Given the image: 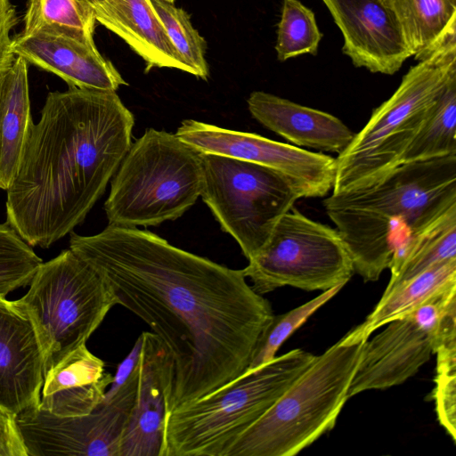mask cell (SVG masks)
<instances>
[{
	"instance_id": "3",
	"label": "cell",
	"mask_w": 456,
	"mask_h": 456,
	"mask_svg": "<svg viewBox=\"0 0 456 456\" xmlns=\"http://www.w3.org/2000/svg\"><path fill=\"white\" fill-rule=\"evenodd\" d=\"M456 205V154L407 162L364 188L323 200L354 272L379 280L403 241Z\"/></svg>"
},
{
	"instance_id": "8",
	"label": "cell",
	"mask_w": 456,
	"mask_h": 456,
	"mask_svg": "<svg viewBox=\"0 0 456 456\" xmlns=\"http://www.w3.org/2000/svg\"><path fill=\"white\" fill-rule=\"evenodd\" d=\"M29 284L13 302L36 330L45 374L86 344L117 304L100 275L70 248L42 263Z\"/></svg>"
},
{
	"instance_id": "20",
	"label": "cell",
	"mask_w": 456,
	"mask_h": 456,
	"mask_svg": "<svg viewBox=\"0 0 456 456\" xmlns=\"http://www.w3.org/2000/svg\"><path fill=\"white\" fill-rule=\"evenodd\" d=\"M97 22L121 37L151 68L193 75L171 42L151 0H107L94 12Z\"/></svg>"
},
{
	"instance_id": "15",
	"label": "cell",
	"mask_w": 456,
	"mask_h": 456,
	"mask_svg": "<svg viewBox=\"0 0 456 456\" xmlns=\"http://www.w3.org/2000/svg\"><path fill=\"white\" fill-rule=\"evenodd\" d=\"M135 401L119 456H164L165 426L173 382V360L160 339L143 331Z\"/></svg>"
},
{
	"instance_id": "32",
	"label": "cell",
	"mask_w": 456,
	"mask_h": 456,
	"mask_svg": "<svg viewBox=\"0 0 456 456\" xmlns=\"http://www.w3.org/2000/svg\"><path fill=\"white\" fill-rule=\"evenodd\" d=\"M17 21L16 11L10 0H0V75L11 68L17 57L10 37Z\"/></svg>"
},
{
	"instance_id": "27",
	"label": "cell",
	"mask_w": 456,
	"mask_h": 456,
	"mask_svg": "<svg viewBox=\"0 0 456 456\" xmlns=\"http://www.w3.org/2000/svg\"><path fill=\"white\" fill-rule=\"evenodd\" d=\"M96 20L77 0H28L22 35L45 32L74 38H93Z\"/></svg>"
},
{
	"instance_id": "25",
	"label": "cell",
	"mask_w": 456,
	"mask_h": 456,
	"mask_svg": "<svg viewBox=\"0 0 456 456\" xmlns=\"http://www.w3.org/2000/svg\"><path fill=\"white\" fill-rule=\"evenodd\" d=\"M436 376L434 399L442 427L456 440V297L444 309L437 326L434 354Z\"/></svg>"
},
{
	"instance_id": "26",
	"label": "cell",
	"mask_w": 456,
	"mask_h": 456,
	"mask_svg": "<svg viewBox=\"0 0 456 456\" xmlns=\"http://www.w3.org/2000/svg\"><path fill=\"white\" fill-rule=\"evenodd\" d=\"M456 154V77L444 88L400 164Z\"/></svg>"
},
{
	"instance_id": "9",
	"label": "cell",
	"mask_w": 456,
	"mask_h": 456,
	"mask_svg": "<svg viewBox=\"0 0 456 456\" xmlns=\"http://www.w3.org/2000/svg\"><path fill=\"white\" fill-rule=\"evenodd\" d=\"M200 197L248 260L300 198L284 176L269 167L216 154L200 153Z\"/></svg>"
},
{
	"instance_id": "1",
	"label": "cell",
	"mask_w": 456,
	"mask_h": 456,
	"mask_svg": "<svg viewBox=\"0 0 456 456\" xmlns=\"http://www.w3.org/2000/svg\"><path fill=\"white\" fill-rule=\"evenodd\" d=\"M69 248L141 318L169 352L168 413L243 374L273 316L270 302L232 269L171 245L147 230L109 224Z\"/></svg>"
},
{
	"instance_id": "23",
	"label": "cell",
	"mask_w": 456,
	"mask_h": 456,
	"mask_svg": "<svg viewBox=\"0 0 456 456\" xmlns=\"http://www.w3.org/2000/svg\"><path fill=\"white\" fill-rule=\"evenodd\" d=\"M456 259V205L408 237L395 252L391 276L384 290L412 279L429 268Z\"/></svg>"
},
{
	"instance_id": "4",
	"label": "cell",
	"mask_w": 456,
	"mask_h": 456,
	"mask_svg": "<svg viewBox=\"0 0 456 456\" xmlns=\"http://www.w3.org/2000/svg\"><path fill=\"white\" fill-rule=\"evenodd\" d=\"M293 349L167 414L164 456H226L312 362Z\"/></svg>"
},
{
	"instance_id": "13",
	"label": "cell",
	"mask_w": 456,
	"mask_h": 456,
	"mask_svg": "<svg viewBox=\"0 0 456 456\" xmlns=\"http://www.w3.org/2000/svg\"><path fill=\"white\" fill-rule=\"evenodd\" d=\"M456 286L436 296L411 314L395 319L363 342L349 385L348 398L359 393L401 385L415 375L434 354L435 338Z\"/></svg>"
},
{
	"instance_id": "28",
	"label": "cell",
	"mask_w": 456,
	"mask_h": 456,
	"mask_svg": "<svg viewBox=\"0 0 456 456\" xmlns=\"http://www.w3.org/2000/svg\"><path fill=\"white\" fill-rule=\"evenodd\" d=\"M322 38L315 15L298 0H283L275 50L281 61L309 53L316 55Z\"/></svg>"
},
{
	"instance_id": "19",
	"label": "cell",
	"mask_w": 456,
	"mask_h": 456,
	"mask_svg": "<svg viewBox=\"0 0 456 456\" xmlns=\"http://www.w3.org/2000/svg\"><path fill=\"white\" fill-rule=\"evenodd\" d=\"M112 379L83 344L45 374L39 408L59 417L87 414L102 403Z\"/></svg>"
},
{
	"instance_id": "35",
	"label": "cell",
	"mask_w": 456,
	"mask_h": 456,
	"mask_svg": "<svg viewBox=\"0 0 456 456\" xmlns=\"http://www.w3.org/2000/svg\"><path fill=\"white\" fill-rule=\"evenodd\" d=\"M79 3H81L86 7L89 8L90 10L94 12V10L99 7L101 4H102L107 0H77Z\"/></svg>"
},
{
	"instance_id": "17",
	"label": "cell",
	"mask_w": 456,
	"mask_h": 456,
	"mask_svg": "<svg viewBox=\"0 0 456 456\" xmlns=\"http://www.w3.org/2000/svg\"><path fill=\"white\" fill-rule=\"evenodd\" d=\"M16 56L52 72L69 86L114 91L127 85L112 63L97 50L94 38H74L45 32L12 39Z\"/></svg>"
},
{
	"instance_id": "5",
	"label": "cell",
	"mask_w": 456,
	"mask_h": 456,
	"mask_svg": "<svg viewBox=\"0 0 456 456\" xmlns=\"http://www.w3.org/2000/svg\"><path fill=\"white\" fill-rule=\"evenodd\" d=\"M362 344L342 338L315 355L226 456H294L332 429L349 399Z\"/></svg>"
},
{
	"instance_id": "7",
	"label": "cell",
	"mask_w": 456,
	"mask_h": 456,
	"mask_svg": "<svg viewBox=\"0 0 456 456\" xmlns=\"http://www.w3.org/2000/svg\"><path fill=\"white\" fill-rule=\"evenodd\" d=\"M203 187L200 153L175 134L147 129L111 178L104 203L109 224L157 226L182 216Z\"/></svg>"
},
{
	"instance_id": "29",
	"label": "cell",
	"mask_w": 456,
	"mask_h": 456,
	"mask_svg": "<svg viewBox=\"0 0 456 456\" xmlns=\"http://www.w3.org/2000/svg\"><path fill=\"white\" fill-rule=\"evenodd\" d=\"M343 287L344 285L336 286L285 314H273L256 343L247 370L258 368L273 360L283 342Z\"/></svg>"
},
{
	"instance_id": "16",
	"label": "cell",
	"mask_w": 456,
	"mask_h": 456,
	"mask_svg": "<svg viewBox=\"0 0 456 456\" xmlns=\"http://www.w3.org/2000/svg\"><path fill=\"white\" fill-rule=\"evenodd\" d=\"M44 356L36 330L13 300L0 298V409L14 417L39 406Z\"/></svg>"
},
{
	"instance_id": "2",
	"label": "cell",
	"mask_w": 456,
	"mask_h": 456,
	"mask_svg": "<svg viewBox=\"0 0 456 456\" xmlns=\"http://www.w3.org/2000/svg\"><path fill=\"white\" fill-rule=\"evenodd\" d=\"M134 125L114 91L49 93L7 190V224L43 248L73 232L129 150Z\"/></svg>"
},
{
	"instance_id": "31",
	"label": "cell",
	"mask_w": 456,
	"mask_h": 456,
	"mask_svg": "<svg viewBox=\"0 0 456 456\" xmlns=\"http://www.w3.org/2000/svg\"><path fill=\"white\" fill-rule=\"evenodd\" d=\"M42 263L9 224H0V298L28 285Z\"/></svg>"
},
{
	"instance_id": "11",
	"label": "cell",
	"mask_w": 456,
	"mask_h": 456,
	"mask_svg": "<svg viewBox=\"0 0 456 456\" xmlns=\"http://www.w3.org/2000/svg\"><path fill=\"white\" fill-rule=\"evenodd\" d=\"M138 380L137 365L131 376L108 400L91 412L59 417L39 406L16 419L28 456H119L120 446L134 406Z\"/></svg>"
},
{
	"instance_id": "14",
	"label": "cell",
	"mask_w": 456,
	"mask_h": 456,
	"mask_svg": "<svg viewBox=\"0 0 456 456\" xmlns=\"http://www.w3.org/2000/svg\"><path fill=\"white\" fill-rule=\"evenodd\" d=\"M340 29L343 53L357 68L394 75L413 56L394 13L381 0H322Z\"/></svg>"
},
{
	"instance_id": "21",
	"label": "cell",
	"mask_w": 456,
	"mask_h": 456,
	"mask_svg": "<svg viewBox=\"0 0 456 456\" xmlns=\"http://www.w3.org/2000/svg\"><path fill=\"white\" fill-rule=\"evenodd\" d=\"M34 126L28 62L17 56L0 75V189L7 191L12 185Z\"/></svg>"
},
{
	"instance_id": "12",
	"label": "cell",
	"mask_w": 456,
	"mask_h": 456,
	"mask_svg": "<svg viewBox=\"0 0 456 456\" xmlns=\"http://www.w3.org/2000/svg\"><path fill=\"white\" fill-rule=\"evenodd\" d=\"M175 134L200 153L233 158L278 172L300 199L321 198L332 191L336 158L330 155L195 119L183 120Z\"/></svg>"
},
{
	"instance_id": "18",
	"label": "cell",
	"mask_w": 456,
	"mask_h": 456,
	"mask_svg": "<svg viewBox=\"0 0 456 456\" xmlns=\"http://www.w3.org/2000/svg\"><path fill=\"white\" fill-rule=\"evenodd\" d=\"M251 116L295 146L341 153L355 133L337 117L263 91L247 100Z\"/></svg>"
},
{
	"instance_id": "36",
	"label": "cell",
	"mask_w": 456,
	"mask_h": 456,
	"mask_svg": "<svg viewBox=\"0 0 456 456\" xmlns=\"http://www.w3.org/2000/svg\"><path fill=\"white\" fill-rule=\"evenodd\" d=\"M165 1L169 2V3H173V4H174V1H175V0H165Z\"/></svg>"
},
{
	"instance_id": "6",
	"label": "cell",
	"mask_w": 456,
	"mask_h": 456,
	"mask_svg": "<svg viewBox=\"0 0 456 456\" xmlns=\"http://www.w3.org/2000/svg\"><path fill=\"white\" fill-rule=\"evenodd\" d=\"M456 77V50L434 53L403 77L365 126L336 158L332 193L367 187L399 166L406 149L448 82Z\"/></svg>"
},
{
	"instance_id": "22",
	"label": "cell",
	"mask_w": 456,
	"mask_h": 456,
	"mask_svg": "<svg viewBox=\"0 0 456 456\" xmlns=\"http://www.w3.org/2000/svg\"><path fill=\"white\" fill-rule=\"evenodd\" d=\"M453 286H456V259L438 264L384 292L365 321L343 338L348 342H364L379 328L411 314Z\"/></svg>"
},
{
	"instance_id": "30",
	"label": "cell",
	"mask_w": 456,
	"mask_h": 456,
	"mask_svg": "<svg viewBox=\"0 0 456 456\" xmlns=\"http://www.w3.org/2000/svg\"><path fill=\"white\" fill-rule=\"evenodd\" d=\"M151 3L171 42L193 70V75L207 79L208 67L205 59V40L192 27L187 12L165 0H151Z\"/></svg>"
},
{
	"instance_id": "34",
	"label": "cell",
	"mask_w": 456,
	"mask_h": 456,
	"mask_svg": "<svg viewBox=\"0 0 456 456\" xmlns=\"http://www.w3.org/2000/svg\"><path fill=\"white\" fill-rule=\"evenodd\" d=\"M141 347L142 336L139 335L129 354L118 364L112 381L105 392L103 400L110 399L131 376L138 363Z\"/></svg>"
},
{
	"instance_id": "33",
	"label": "cell",
	"mask_w": 456,
	"mask_h": 456,
	"mask_svg": "<svg viewBox=\"0 0 456 456\" xmlns=\"http://www.w3.org/2000/svg\"><path fill=\"white\" fill-rule=\"evenodd\" d=\"M15 418L0 409V456H28Z\"/></svg>"
},
{
	"instance_id": "24",
	"label": "cell",
	"mask_w": 456,
	"mask_h": 456,
	"mask_svg": "<svg viewBox=\"0 0 456 456\" xmlns=\"http://www.w3.org/2000/svg\"><path fill=\"white\" fill-rule=\"evenodd\" d=\"M394 13L417 61L456 29V0H381Z\"/></svg>"
},
{
	"instance_id": "10",
	"label": "cell",
	"mask_w": 456,
	"mask_h": 456,
	"mask_svg": "<svg viewBox=\"0 0 456 456\" xmlns=\"http://www.w3.org/2000/svg\"><path fill=\"white\" fill-rule=\"evenodd\" d=\"M242 270L261 295L284 286L325 291L345 286L354 273L338 230L294 207L280 217L267 241Z\"/></svg>"
}]
</instances>
